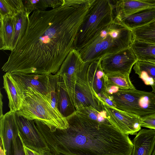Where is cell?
<instances>
[{
  "instance_id": "2",
  "label": "cell",
  "mask_w": 155,
  "mask_h": 155,
  "mask_svg": "<svg viewBox=\"0 0 155 155\" xmlns=\"http://www.w3.org/2000/svg\"><path fill=\"white\" fill-rule=\"evenodd\" d=\"M66 118L69 126L64 129H50L36 121L50 148L67 155H131L133 144L128 135L111 123L98 122L77 111Z\"/></svg>"
},
{
  "instance_id": "23",
  "label": "cell",
  "mask_w": 155,
  "mask_h": 155,
  "mask_svg": "<svg viewBox=\"0 0 155 155\" xmlns=\"http://www.w3.org/2000/svg\"><path fill=\"white\" fill-rule=\"evenodd\" d=\"M130 48L138 60L155 61V45L134 40Z\"/></svg>"
},
{
  "instance_id": "35",
  "label": "cell",
  "mask_w": 155,
  "mask_h": 155,
  "mask_svg": "<svg viewBox=\"0 0 155 155\" xmlns=\"http://www.w3.org/2000/svg\"><path fill=\"white\" fill-rule=\"evenodd\" d=\"M2 96L1 94V102H0V107H1V110H0V117H2V116L4 114H3V113H2V104H3V103L2 101Z\"/></svg>"
},
{
  "instance_id": "18",
  "label": "cell",
  "mask_w": 155,
  "mask_h": 155,
  "mask_svg": "<svg viewBox=\"0 0 155 155\" xmlns=\"http://www.w3.org/2000/svg\"><path fill=\"white\" fill-rule=\"evenodd\" d=\"M13 17L0 16V49L12 51L14 36Z\"/></svg>"
},
{
  "instance_id": "17",
  "label": "cell",
  "mask_w": 155,
  "mask_h": 155,
  "mask_svg": "<svg viewBox=\"0 0 155 155\" xmlns=\"http://www.w3.org/2000/svg\"><path fill=\"white\" fill-rule=\"evenodd\" d=\"M155 21V7L144 9L128 16L117 23L130 30L140 27Z\"/></svg>"
},
{
  "instance_id": "39",
  "label": "cell",
  "mask_w": 155,
  "mask_h": 155,
  "mask_svg": "<svg viewBox=\"0 0 155 155\" xmlns=\"http://www.w3.org/2000/svg\"><path fill=\"white\" fill-rule=\"evenodd\" d=\"M154 21V22L155 23V21Z\"/></svg>"
},
{
  "instance_id": "15",
  "label": "cell",
  "mask_w": 155,
  "mask_h": 155,
  "mask_svg": "<svg viewBox=\"0 0 155 155\" xmlns=\"http://www.w3.org/2000/svg\"><path fill=\"white\" fill-rule=\"evenodd\" d=\"M100 61L101 59L90 62L87 68L89 84L99 98L101 95L107 93L108 86L106 75L101 68Z\"/></svg>"
},
{
  "instance_id": "19",
  "label": "cell",
  "mask_w": 155,
  "mask_h": 155,
  "mask_svg": "<svg viewBox=\"0 0 155 155\" xmlns=\"http://www.w3.org/2000/svg\"><path fill=\"white\" fill-rule=\"evenodd\" d=\"M3 79V88L7 94L10 110L16 112L21 108L22 99L17 92L10 73H6Z\"/></svg>"
},
{
  "instance_id": "30",
  "label": "cell",
  "mask_w": 155,
  "mask_h": 155,
  "mask_svg": "<svg viewBox=\"0 0 155 155\" xmlns=\"http://www.w3.org/2000/svg\"><path fill=\"white\" fill-rule=\"evenodd\" d=\"M140 121L141 127L155 130V113L140 117Z\"/></svg>"
},
{
  "instance_id": "6",
  "label": "cell",
  "mask_w": 155,
  "mask_h": 155,
  "mask_svg": "<svg viewBox=\"0 0 155 155\" xmlns=\"http://www.w3.org/2000/svg\"><path fill=\"white\" fill-rule=\"evenodd\" d=\"M116 108L142 117L155 113V94L152 92L118 89L109 94Z\"/></svg>"
},
{
  "instance_id": "29",
  "label": "cell",
  "mask_w": 155,
  "mask_h": 155,
  "mask_svg": "<svg viewBox=\"0 0 155 155\" xmlns=\"http://www.w3.org/2000/svg\"><path fill=\"white\" fill-rule=\"evenodd\" d=\"M49 76V92L51 104L54 109L58 110V108L57 89L59 75L57 73L55 74H50Z\"/></svg>"
},
{
  "instance_id": "9",
  "label": "cell",
  "mask_w": 155,
  "mask_h": 155,
  "mask_svg": "<svg viewBox=\"0 0 155 155\" xmlns=\"http://www.w3.org/2000/svg\"><path fill=\"white\" fill-rule=\"evenodd\" d=\"M137 58L130 47L106 55L101 59L100 64L105 74L119 73L130 75Z\"/></svg>"
},
{
  "instance_id": "13",
  "label": "cell",
  "mask_w": 155,
  "mask_h": 155,
  "mask_svg": "<svg viewBox=\"0 0 155 155\" xmlns=\"http://www.w3.org/2000/svg\"><path fill=\"white\" fill-rule=\"evenodd\" d=\"M0 137L5 155H12L14 140L19 134L16 112L10 110L0 117Z\"/></svg>"
},
{
  "instance_id": "4",
  "label": "cell",
  "mask_w": 155,
  "mask_h": 155,
  "mask_svg": "<svg viewBox=\"0 0 155 155\" xmlns=\"http://www.w3.org/2000/svg\"><path fill=\"white\" fill-rule=\"evenodd\" d=\"M23 94L22 107L16 112L18 115L40 121L50 129H64L68 127L66 118L52 107L50 99L31 87H27Z\"/></svg>"
},
{
  "instance_id": "5",
  "label": "cell",
  "mask_w": 155,
  "mask_h": 155,
  "mask_svg": "<svg viewBox=\"0 0 155 155\" xmlns=\"http://www.w3.org/2000/svg\"><path fill=\"white\" fill-rule=\"evenodd\" d=\"M114 5L109 0H94L82 23L74 43L78 50L114 21Z\"/></svg>"
},
{
  "instance_id": "12",
  "label": "cell",
  "mask_w": 155,
  "mask_h": 155,
  "mask_svg": "<svg viewBox=\"0 0 155 155\" xmlns=\"http://www.w3.org/2000/svg\"><path fill=\"white\" fill-rule=\"evenodd\" d=\"M10 74L17 92L22 100L24 96L23 92L28 87L35 89L50 99L49 75L17 72Z\"/></svg>"
},
{
  "instance_id": "8",
  "label": "cell",
  "mask_w": 155,
  "mask_h": 155,
  "mask_svg": "<svg viewBox=\"0 0 155 155\" xmlns=\"http://www.w3.org/2000/svg\"><path fill=\"white\" fill-rule=\"evenodd\" d=\"M85 63L79 51L73 48L66 57L57 72L74 107V91L77 78Z\"/></svg>"
},
{
  "instance_id": "24",
  "label": "cell",
  "mask_w": 155,
  "mask_h": 155,
  "mask_svg": "<svg viewBox=\"0 0 155 155\" xmlns=\"http://www.w3.org/2000/svg\"><path fill=\"white\" fill-rule=\"evenodd\" d=\"M134 40L155 45V23L131 30Z\"/></svg>"
},
{
  "instance_id": "11",
  "label": "cell",
  "mask_w": 155,
  "mask_h": 155,
  "mask_svg": "<svg viewBox=\"0 0 155 155\" xmlns=\"http://www.w3.org/2000/svg\"><path fill=\"white\" fill-rule=\"evenodd\" d=\"M107 118L111 124L123 133L136 135L141 129L140 117L104 104Z\"/></svg>"
},
{
  "instance_id": "34",
  "label": "cell",
  "mask_w": 155,
  "mask_h": 155,
  "mask_svg": "<svg viewBox=\"0 0 155 155\" xmlns=\"http://www.w3.org/2000/svg\"><path fill=\"white\" fill-rule=\"evenodd\" d=\"M0 155H5L4 150L2 147V141L1 140L0 143Z\"/></svg>"
},
{
  "instance_id": "16",
  "label": "cell",
  "mask_w": 155,
  "mask_h": 155,
  "mask_svg": "<svg viewBox=\"0 0 155 155\" xmlns=\"http://www.w3.org/2000/svg\"><path fill=\"white\" fill-rule=\"evenodd\" d=\"M132 142L131 155H151L155 146V130H140Z\"/></svg>"
},
{
  "instance_id": "1",
  "label": "cell",
  "mask_w": 155,
  "mask_h": 155,
  "mask_svg": "<svg viewBox=\"0 0 155 155\" xmlns=\"http://www.w3.org/2000/svg\"><path fill=\"white\" fill-rule=\"evenodd\" d=\"M92 3L91 0H63L57 8L33 11L24 36L11 51L2 71L57 73L74 48L79 29Z\"/></svg>"
},
{
  "instance_id": "33",
  "label": "cell",
  "mask_w": 155,
  "mask_h": 155,
  "mask_svg": "<svg viewBox=\"0 0 155 155\" xmlns=\"http://www.w3.org/2000/svg\"><path fill=\"white\" fill-rule=\"evenodd\" d=\"M44 155H60L59 153L54 149L50 148L49 151L44 153Z\"/></svg>"
},
{
  "instance_id": "22",
  "label": "cell",
  "mask_w": 155,
  "mask_h": 155,
  "mask_svg": "<svg viewBox=\"0 0 155 155\" xmlns=\"http://www.w3.org/2000/svg\"><path fill=\"white\" fill-rule=\"evenodd\" d=\"M134 69L146 85L151 86L155 82V64H154L137 60L134 65Z\"/></svg>"
},
{
  "instance_id": "32",
  "label": "cell",
  "mask_w": 155,
  "mask_h": 155,
  "mask_svg": "<svg viewBox=\"0 0 155 155\" xmlns=\"http://www.w3.org/2000/svg\"><path fill=\"white\" fill-rule=\"evenodd\" d=\"M24 148L25 155H44V153L34 150L24 145Z\"/></svg>"
},
{
  "instance_id": "27",
  "label": "cell",
  "mask_w": 155,
  "mask_h": 155,
  "mask_svg": "<svg viewBox=\"0 0 155 155\" xmlns=\"http://www.w3.org/2000/svg\"><path fill=\"white\" fill-rule=\"evenodd\" d=\"M25 9L21 0H0V16H15Z\"/></svg>"
},
{
  "instance_id": "20",
  "label": "cell",
  "mask_w": 155,
  "mask_h": 155,
  "mask_svg": "<svg viewBox=\"0 0 155 155\" xmlns=\"http://www.w3.org/2000/svg\"><path fill=\"white\" fill-rule=\"evenodd\" d=\"M57 101L58 110L64 117L66 118L76 111L62 81L59 78L57 89Z\"/></svg>"
},
{
  "instance_id": "37",
  "label": "cell",
  "mask_w": 155,
  "mask_h": 155,
  "mask_svg": "<svg viewBox=\"0 0 155 155\" xmlns=\"http://www.w3.org/2000/svg\"><path fill=\"white\" fill-rule=\"evenodd\" d=\"M148 62H151L152 63H153L155 64V61H150Z\"/></svg>"
},
{
  "instance_id": "25",
  "label": "cell",
  "mask_w": 155,
  "mask_h": 155,
  "mask_svg": "<svg viewBox=\"0 0 155 155\" xmlns=\"http://www.w3.org/2000/svg\"><path fill=\"white\" fill-rule=\"evenodd\" d=\"M105 74L108 87L114 86L124 90L135 88L130 79V75L119 73Z\"/></svg>"
},
{
  "instance_id": "28",
  "label": "cell",
  "mask_w": 155,
  "mask_h": 155,
  "mask_svg": "<svg viewBox=\"0 0 155 155\" xmlns=\"http://www.w3.org/2000/svg\"><path fill=\"white\" fill-rule=\"evenodd\" d=\"M76 111L88 118L98 122L111 123L107 118L105 110L100 112L92 107H88Z\"/></svg>"
},
{
  "instance_id": "31",
  "label": "cell",
  "mask_w": 155,
  "mask_h": 155,
  "mask_svg": "<svg viewBox=\"0 0 155 155\" xmlns=\"http://www.w3.org/2000/svg\"><path fill=\"white\" fill-rule=\"evenodd\" d=\"M12 155H25L24 144L19 134L14 141Z\"/></svg>"
},
{
  "instance_id": "38",
  "label": "cell",
  "mask_w": 155,
  "mask_h": 155,
  "mask_svg": "<svg viewBox=\"0 0 155 155\" xmlns=\"http://www.w3.org/2000/svg\"><path fill=\"white\" fill-rule=\"evenodd\" d=\"M59 155H66V154L62 153H59Z\"/></svg>"
},
{
  "instance_id": "21",
  "label": "cell",
  "mask_w": 155,
  "mask_h": 155,
  "mask_svg": "<svg viewBox=\"0 0 155 155\" xmlns=\"http://www.w3.org/2000/svg\"><path fill=\"white\" fill-rule=\"evenodd\" d=\"M31 12L25 9L14 17V36L13 42V50L24 36L27 30Z\"/></svg>"
},
{
  "instance_id": "3",
  "label": "cell",
  "mask_w": 155,
  "mask_h": 155,
  "mask_svg": "<svg viewBox=\"0 0 155 155\" xmlns=\"http://www.w3.org/2000/svg\"><path fill=\"white\" fill-rule=\"evenodd\" d=\"M134 40L131 30L113 21L78 50L84 62H92L130 47Z\"/></svg>"
},
{
  "instance_id": "36",
  "label": "cell",
  "mask_w": 155,
  "mask_h": 155,
  "mask_svg": "<svg viewBox=\"0 0 155 155\" xmlns=\"http://www.w3.org/2000/svg\"><path fill=\"white\" fill-rule=\"evenodd\" d=\"M151 155H155V146Z\"/></svg>"
},
{
  "instance_id": "7",
  "label": "cell",
  "mask_w": 155,
  "mask_h": 155,
  "mask_svg": "<svg viewBox=\"0 0 155 155\" xmlns=\"http://www.w3.org/2000/svg\"><path fill=\"white\" fill-rule=\"evenodd\" d=\"M90 62H85L79 72L75 86L74 104L77 110L88 107L97 110H105L104 105L91 87L88 78L87 68Z\"/></svg>"
},
{
  "instance_id": "26",
  "label": "cell",
  "mask_w": 155,
  "mask_h": 155,
  "mask_svg": "<svg viewBox=\"0 0 155 155\" xmlns=\"http://www.w3.org/2000/svg\"><path fill=\"white\" fill-rule=\"evenodd\" d=\"M26 9L28 12L35 10H46L48 8H57L63 3V0H22Z\"/></svg>"
},
{
  "instance_id": "14",
  "label": "cell",
  "mask_w": 155,
  "mask_h": 155,
  "mask_svg": "<svg viewBox=\"0 0 155 155\" xmlns=\"http://www.w3.org/2000/svg\"><path fill=\"white\" fill-rule=\"evenodd\" d=\"M114 5V21L117 22L142 10L155 7V0L116 1Z\"/></svg>"
},
{
  "instance_id": "10",
  "label": "cell",
  "mask_w": 155,
  "mask_h": 155,
  "mask_svg": "<svg viewBox=\"0 0 155 155\" xmlns=\"http://www.w3.org/2000/svg\"><path fill=\"white\" fill-rule=\"evenodd\" d=\"M17 122L20 137L25 145L42 153L50 148L36 126L34 120H29L17 114Z\"/></svg>"
}]
</instances>
